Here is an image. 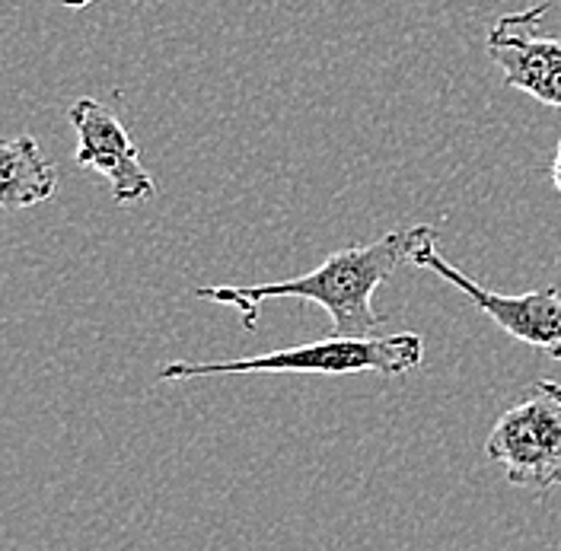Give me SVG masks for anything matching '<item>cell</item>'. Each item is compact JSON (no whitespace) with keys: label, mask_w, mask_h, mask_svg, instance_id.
I'll return each mask as SVG.
<instances>
[{"label":"cell","mask_w":561,"mask_h":551,"mask_svg":"<svg viewBox=\"0 0 561 551\" xmlns=\"http://www.w3.org/2000/svg\"><path fill=\"white\" fill-rule=\"evenodd\" d=\"M552 182H556V188H559V195H561V140H559V150H556V163H552Z\"/></svg>","instance_id":"obj_8"},{"label":"cell","mask_w":561,"mask_h":551,"mask_svg":"<svg viewBox=\"0 0 561 551\" xmlns=\"http://www.w3.org/2000/svg\"><path fill=\"white\" fill-rule=\"evenodd\" d=\"M58 167L42 153L33 135L0 138V210H23L51 202Z\"/></svg>","instance_id":"obj_7"},{"label":"cell","mask_w":561,"mask_h":551,"mask_svg":"<svg viewBox=\"0 0 561 551\" xmlns=\"http://www.w3.org/2000/svg\"><path fill=\"white\" fill-rule=\"evenodd\" d=\"M485 456L517 487H561V382H533L504 409L485 440Z\"/></svg>","instance_id":"obj_3"},{"label":"cell","mask_w":561,"mask_h":551,"mask_svg":"<svg viewBox=\"0 0 561 551\" xmlns=\"http://www.w3.org/2000/svg\"><path fill=\"white\" fill-rule=\"evenodd\" d=\"M68 118L73 135H77L73 163L108 179L115 205L135 207L157 195L153 175L140 163L138 144L108 105L83 96L70 105Z\"/></svg>","instance_id":"obj_5"},{"label":"cell","mask_w":561,"mask_h":551,"mask_svg":"<svg viewBox=\"0 0 561 551\" xmlns=\"http://www.w3.org/2000/svg\"><path fill=\"white\" fill-rule=\"evenodd\" d=\"M546 13L549 3L504 13L489 30L485 48L507 87L533 96L536 103L561 108V38L539 30Z\"/></svg>","instance_id":"obj_6"},{"label":"cell","mask_w":561,"mask_h":551,"mask_svg":"<svg viewBox=\"0 0 561 551\" xmlns=\"http://www.w3.org/2000/svg\"><path fill=\"white\" fill-rule=\"evenodd\" d=\"M437 240V230L402 227L389 230L380 240L367 245H348L332 252L310 275L268 280V284H249V287H195L198 300H210L220 307H233L243 315L245 329H255V319L262 303L268 300H310L329 312V335L335 338H374L377 329H383V315L374 310L377 287L399 272L402 262H409L421 245Z\"/></svg>","instance_id":"obj_1"},{"label":"cell","mask_w":561,"mask_h":551,"mask_svg":"<svg viewBox=\"0 0 561 551\" xmlns=\"http://www.w3.org/2000/svg\"><path fill=\"white\" fill-rule=\"evenodd\" d=\"M65 7H73V10H80V7H90V3H96V0H61Z\"/></svg>","instance_id":"obj_9"},{"label":"cell","mask_w":561,"mask_h":551,"mask_svg":"<svg viewBox=\"0 0 561 551\" xmlns=\"http://www.w3.org/2000/svg\"><path fill=\"white\" fill-rule=\"evenodd\" d=\"M424 357V338L419 332H396L374 338H319L310 345L280 347L259 357L240 360H210L188 364L175 360L160 370L163 382H188V379L227 377V374H322V377H348V374H380V377H405L419 370Z\"/></svg>","instance_id":"obj_2"},{"label":"cell","mask_w":561,"mask_h":551,"mask_svg":"<svg viewBox=\"0 0 561 551\" xmlns=\"http://www.w3.org/2000/svg\"><path fill=\"white\" fill-rule=\"evenodd\" d=\"M409 262L415 268L434 272L444 280H450L456 290H462L472 300V307H479V310L485 312L491 322L504 335H511L514 342H524V345L536 347V351L561 360V294L556 284H549L542 290L517 294V297L494 294L489 287H482L476 277H469L466 272H459L456 265H450L437 252L434 242L421 245Z\"/></svg>","instance_id":"obj_4"}]
</instances>
